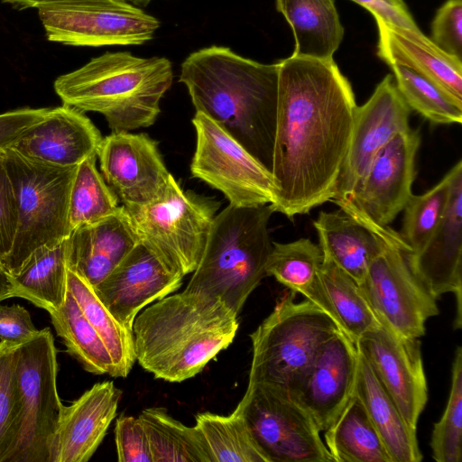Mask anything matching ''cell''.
<instances>
[{"instance_id": "6da1fadb", "label": "cell", "mask_w": 462, "mask_h": 462, "mask_svg": "<svg viewBox=\"0 0 462 462\" xmlns=\"http://www.w3.org/2000/svg\"><path fill=\"white\" fill-rule=\"evenodd\" d=\"M277 63L271 206L292 218L335 197L358 106L333 58L291 55Z\"/></svg>"}, {"instance_id": "7a4b0ae2", "label": "cell", "mask_w": 462, "mask_h": 462, "mask_svg": "<svg viewBox=\"0 0 462 462\" xmlns=\"http://www.w3.org/2000/svg\"><path fill=\"white\" fill-rule=\"evenodd\" d=\"M278 77V63H260L230 48L210 46L185 59L179 81L196 113L213 120L272 172Z\"/></svg>"}, {"instance_id": "3957f363", "label": "cell", "mask_w": 462, "mask_h": 462, "mask_svg": "<svg viewBox=\"0 0 462 462\" xmlns=\"http://www.w3.org/2000/svg\"><path fill=\"white\" fill-rule=\"evenodd\" d=\"M237 314L217 298L184 290L151 303L134 319L135 360L155 378L194 377L233 342Z\"/></svg>"}, {"instance_id": "277c9868", "label": "cell", "mask_w": 462, "mask_h": 462, "mask_svg": "<svg viewBox=\"0 0 462 462\" xmlns=\"http://www.w3.org/2000/svg\"><path fill=\"white\" fill-rule=\"evenodd\" d=\"M173 79L164 57L106 52L58 77L54 90L63 105L104 116L113 133L152 125Z\"/></svg>"}, {"instance_id": "5b68a950", "label": "cell", "mask_w": 462, "mask_h": 462, "mask_svg": "<svg viewBox=\"0 0 462 462\" xmlns=\"http://www.w3.org/2000/svg\"><path fill=\"white\" fill-rule=\"evenodd\" d=\"M271 204L228 205L213 219L201 258L186 290L222 300L237 315L265 275L273 247Z\"/></svg>"}, {"instance_id": "8992f818", "label": "cell", "mask_w": 462, "mask_h": 462, "mask_svg": "<svg viewBox=\"0 0 462 462\" xmlns=\"http://www.w3.org/2000/svg\"><path fill=\"white\" fill-rule=\"evenodd\" d=\"M289 291L250 335L253 356L248 384L263 382L296 396L323 344L339 328L308 300Z\"/></svg>"}, {"instance_id": "52a82bcc", "label": "cell", "mask_w": 462, "mask_h": 462, "mask_svg": "<svg viewBox=\"0 0 462 462\" xmlns=\"http://www.w3.org/2000/svg\"><path fill=\"white\" fill-rule=\"evenodd\" d=\"M4 157L16 196L18 222L3 264L14 274L36 249L56 245L69 236V193L77 166L46 164L13 148L4 150Z\"/></svg>"}, {"instance_id": "ba28073f", "label": "cell", "mask_w": 462, "mask_h": 462, "mask_svg": "<svg viewBox=\"0 0 462 462\" xmlns=\"http://www.w3.org/2000/svg\"><path fill=\"white\" fill-rule=\"evenodd\" d=\"M219 205L215 199L184 191L171 175L152 201L125 208L140 242L170 270L185 276L193 273L201 258Z\"/></svg>"}, {"instance_id": "9c48e42d", "label": "cell", "mask_w": 462, "mask_h": 462, "mask_svg": "<svg viewBox=\"0 0 462 462\" xmlns=\"http://www.w3.org/2000/svg\"><path fill=\"white\" fill-rule=\"evenodd\" d=\"M17 439L6 462H51L63 407L57 389V351L49 328L19 345Z\"/></svg>"}, {"instance_id": "30bf717a", "label": "cell", "mask_w": 462, "mask_h": 462, "mask_svg": "<svg viewBox=\"0 0 462 462\" xmlns=\"http://www.w3.org/2000/svg\"><path fill=\"white\" fill-rule=\"evenodd\" d=\"M236 409L269 462L333 461L313 417L287 389L250 383Z\"/></svg>"}, {"instance_id": "8fae6325", "label": "cell", "mask_w": 462, "mask_h": 462, "mask_svg": "<svg viewBox=\"0 0 462 462\" xmlns=\"http://www.w3.org/2000/svg\"><path fill=\"white\" fill-rule=\"evenodd\" d=\"M37 9L47 39L65 45H140L160 27L157 18L124 0H58Z\"/></svg>"}, {"instance_id": "7c38bea8", "label": "cell", "mask_w": 462, "mask_h": 462, "mask_svg": "<svg viewBox=\"0 0 462 462\" xmlns=\"http://www.w3.org/2000/svg\"><path fill=\"white\" fill-rule=\"evenodd\" d=\"M192 124L196 131L190 164L193 177L221 191L233 207L274 202L276 189L269 170L208 116L196 113Z\"/></svg>"}, {"instance_id": "4fadbf2b", "label": "cell", "mask_w": 462, "mask_h": 462, "mask_svg": "<svg viewBox=\"0 0 462 462\" xmlns=\"http://www.w3.org/2000/svg\"><path fill=\"white\" fill-rule=\"evenodd\" d=\"M420 144L418 130L397 134L377 154L356 189L348 214L383 240L409 250L388 226L403 210L412 195L415 158Z\"/></svg>"}, {"instance_id": "5bb4252c", "label": "cell", "mask_w": 462, "mask_h": 462, "mask_svg": "<svg viewBox=\"0 0 462 462\" xmlns=\"http://www.w3.org/2000/svg\"><path fill=\"white\" fill-rule=\"evenodd\" d=\"M359 287L378 321L404 337L420 338L426 321L439 313L437 300L413 274L402 248L388 240Z\"/></svg>"}, {"instance_id": "9a60e30c", "label": "cell", "mask_w": 462, "mask_h": 462, "mask_svg": "<svg viewBox=\"0 0 462 462\" xmlns=\"http://www.w3.org/2000/svg\"><path fill=\"white\" fill-rule=\"evenodd\" d=\"M411 109L393 75H386L370 98L357 106L350 143L331 201L349 214L355 192L382 149L411 127Z\"/></svg>"}, {"instance_id": "2e32d148", "label": "cell", "mask_w": 462, "mask_h": 462, "mask_svg": "<svg viewBox=\"0 0 462 462\" xmlns=\"http://www.w3.org/2000/svg\"><path fill=\"white\" fill-rule=\"evenodd\" d=\"M356 346L405 421L416 430L428 401L420 338L399 336L380 324Z\"/></svg>"}, {"instance_id": "e0dca14e", "label": "cell", "mask_w": 462, "mask_h": 462, "mask_svg": "<svg viewBox=\"0 0 462 462\" xmlns=\"http://www.w3.org/2000/svg\"><path fill=\"white\" fill-rule=\"evenodd\" d=\"M97 157L104 180L125 207L152 201L171 175L156 141L145 134L112 132L102 139Z\"/></svg>"}, {"instance_id": "ac0fdd59", "label": "cell", "mask_w": 462, "mask_h": 462, "mask_svg": "<svg viewBox=\"0 0 462 462\" xmlns=\"http://www.w3.org/2000/svg\"><path fill=\"white\" fill-rule=\"evenodd\" d=\"M450 195L445 213L424 246L405 254L407 263L436 299L451 292L457 300L454 328L461 327L462 302V162L452 167Z\"/></svg>"}, {"instance_id": "d6986e66", "label": "cell", "mask_w": 462, "mask_h": 462, "mask_svg": "<svg viewBox=\"0 0 462 462\" xmlns=\"http://www.w3.org/2000/svg\"><path fill=\"white\" fill-rule=\"evenodd\" d=\"M182 278L139 242L93 289L112 316L132 330L144 307L179 290Z\"/></svg>"}, {"instance_id": "ffe728a7", "label": "cell", "mask_w": 462, "mask_h": 462, "mask_svg": "<svg viewBox=\"0 0 462 462\" xmlns=\"http://www.w3.org/2000/svg\"><path fill=\"white\" fill-rule=\"evenodd\" d=\"M359 352L340 330L316 356L296 397L309 411L320 431L327 430L355 389Z\"/></svg>"}, {"instance_id": "44dd1931", "label": "cell", "mask_w": 462, "mask_h": 462, "mask_svg": "<svg viewBox=\"0 0 462 462\" xmlns=\"http://www.w3.org/2000/svg\"><path fill=\"white\" fill-rule=\"evenodd\" d=\"M102 139L82 111L63 105L49 108L11 148L46 164L74 167L89 156L97 155Z\"/></svg>"}, {"instance_id": "7402d4cb", "label": "cell", "mask_w": 462, "mask_h": 462, "mask_svg": "<svg viewBox=\"0 0 462 462\" xmlns=\"http://www.w3.org/2000/svg\"><path fill=\"white\" fill-rule=\"evenodd\" d=\"M121 396L112 381H104L64 406L51 462L88 461L115 419Z\"/></svg>"}, {"instance_id": "603a6c76", "label": "cell", "mask_w": 462, "mask_h": 462, "mask_svg": "<svg viewBox=\"0 0 462 462\" xmlns=\"http://www.w3.org/2000/svg\"><path fill=\"white\" fill-rule=\"evenodd\" d=\"M140 242L125 208L74 229L67 237V265L93 288Z\"/></svg>"}, {"instance_id": "cb8c5ba5", "label": "cell", "mask_w": 462, "mask_h": 462, "mask_svg": "<svg viewBox=\"0 0 462 462\" xmlns=\"http://www.w3.org/2000/svg\"><path fill=\"white\" fill-rule=\"evenodd\" d=\"M377 55L386 63L398 61L417 69L462 102V60L439 48L420 30L413 31L375 20Z\"/></svg>"}, {"instance_id": "d4e9b609", "label": "cell", "mask_w": 462, "mask_h": 462, "mask_svg": "<svg viewBox=\"0 0 462 462\" xmlns=\"http://www.w3.org/2000/svg\"><path fill=\"white\" fill-rule=\"evenodd\" d=\"M300 294L328 314L356 345L366 332L381 324L359 284L327 257L323 256L316 278Z\"/></svg>"}, {"instance_id": "484cf974", "label": "cell", "mask_w": 462, "mask_h": 462, "mask_svg": "<svg viewBox=\"0 0 462 462\" xmlns=\"http://www.w3.org/2000/svg\"><path fill=\"white\" fill-rule=\"evenodd\" d=\"M313 226L319 235L323 256L358 284L386 241L342 210L320 211Z\"/></svg>"}, {"instance_id": "4316f807", "label": "cell", "mask_w": 462, "mask_h": 462, "mask_svg": "<svg viewBox=\"0 0 462 462\" xmlns=\"http://www.w3.org/2000/svg\"><path fill=\"white\" fill-rule=\"evenodd\" d=\"M354 392L365 406L392 462H420L422 454L416 430L405 421L360 353Z\"/></svg>"}, {"instance_id": "83f0119b", "label": "cell", "mask_w": 462, "mask_h": 462, "mask_svg": "<svg viewBox=\"0 0 462 462\" xmlns=\"http://www.w3.org/2000/svg\"><path fill=\"white\" fill-rule=\"evenodd\" d=\"M291 25L295 48L292 55L331 59L344 36V27L333 0H275Z\"/></svg>"}, {"instance_id": "f1b7e54d", "label": "cell", "mask_w": 462, "mask_h": 462, "mask_svg": "<svg viewBox=\"0 0 462 462\" xmlns=\"http://www.w3.org/2000/svg\"><path fill=\"white\" fill-rule=\"evenodd\" d=\"M324 431L325 445L335 462H392L378 431L355 392Z\"/></svg>"}, {"instance_id": "f546056e", "label": "cell", "mask_w": 462, "mask_h": 462, "mask_svg": "<svg viewBox=\"0 0 462 462\" xmlns=\"http://www.w3.org/2000/svg\"><path fill=\"white\" fill-rule=\"evenodd\" d=\"M67 238L36 249L12 274L17 297L48 312L59 309L67 293Z\"/></svg>"}, {"instance_id": "4dcf8cb0", "label": "cell", "mask_w": 462, "mask_h": 462, "mask_svg": "<svg viewBox=\"0 0 462 462\" xmlns=\"http://www.w3.org/2000/svg\"><path fill=\"white\" fill-rule=\"evenodd\" d=\"M138 419L147 435L152 462H211L196 426L182 424L161 407L143 410Z\"/></svg>"}, {"instance_id": "1f68e13d", "label": "cell", "mask_w": 462, "mask_h": 462, "mask_svg": "<svg viewBox=\"0 0 462 462\" xmlns=\"http://www.w3.org/2000/svg\"><path fill=\"white\" fill-rule=\"evenodd\" d=\"M49 313L57 335L67 347V352L77 359L86 371L115 377L113 360L106 346L69 290L63 304Z\"/></svg>"}, {"instance_id": "d6a6232c", "label": "cell", "mask_w": 462, "mask_h": 462, "mask_svg": "<svg viewBox=\"0 0 462 462\" xmlns=\"http://www.w3.org/2000/svg\"><path fill=\"white\" fill-rule=\"evenodd\" d=\"M67 287L106 346L113 360L115 377H126L136 361L132 330L119 323L93 287L69 268L67 271Z\"/></svg>"}, {"instance_id": "836d02e7", "label": "cell", "mask_w": 462, "mask_h": 462, "mask_svg": "<svg viewBox=\"0 0 462 462\" xmlns=\"http://www.w3.org/2000/svg\"><path fill=\"white\" fill-rule=\"evenodd\" d=\"M208 447L211 462H269L238 409L227 416L211 412L196 415V424Z\"/></svg>"}, {"instance_id": "e575fe53", "label": "cell", "mask_w": 462, "mask_h": 462, "mask_svg": "<svg viewBox=\"0 0 462 462\" xmlns=\"http://www.w3.org/2000/svg\"><path fill=\"white\" fill-rule=\"evenodd\" d=\"M395 85L411 110L437 125L461 124L462 102L433 80L406 64L387 63Z\"/></svg>"}, {"instance_id": "d590c367", "label": "cell", "mask_w": 462, "mask_h": 462, "mask_svg": "<svg viewBox=\"0 0 462 462\" xmlns=\"http://www.w3.org/2000/svg\"><path fill=\"white\" fill-rule=\"evenodd\" d=\"M97 157L89 156L77 166L69 201V234L80 226L113 214L119 208L118 198L97 170Z\"/></svg>"}, {"instance_id": "8d00e7d4", "label": "cell", "mask_w": 462, "mask_h": 462, "mask_svg": "<svg viewBox=\"0 0 462 462\" xmlns=\"http://www.w3.org/2000/svg\"><path fill=\"white\" fill-rule=\"evenodd\" d=\"M323 260L319 245L308 238L273 243L265 275L273 276L291 291L300 293L314 281Z\"/></svg>"}, {"instance_id": "74e56055", "label": "cell", "mask_w": 462, "mask_h": 462, "mask_svg": "<svg viewBox=\"0 0 462 462\" xmlns=\"http://www.w3.org/2000/svg\"><path fill=\"white\" fill-rule=\"evenodd\" d=\"M452 168L433 188L421 195H411L403 210L399 236L409 253L420 251L439 224L450 195Z\"/></svg>"}, {"instance_id": "f35d334b", "label": "cell", "mask_w": 462, "mask_h": 462, "mask_svg": "<svg viewBox=\"0 0 462 462\" xmlns=\"http://www.w3.org/2000/svg\"><path fill=\"white\" fill-rule=\"evenodd\" d=\"M462 348L458 346L452 364L451 386L444 412L434 424L430 448L438 462H460L462 458Z\"/></svg>"}, {"instance_id": "ab89813d", "label": "cell", "mask_w": 462, "mask_h": 462, "mask_svg": "<svg viewBox=\"0 0 462 462\" xmlns=\"http://www.w3.org/2000/svg\"><path fill=\"white\" fill-rule=\"evenodd\" d=\"M19 345L0 341V462H6L15 444L20 420L16 381Z\"/></svg>"}, {"instance_id": "60d3db41", "label": "cell", "mask_w": 462, "mask_h": 462, "mask_svg": "<svg viewBox=\"0 0 462 462\" xmlns=\"http://www.w3.org/2000/svg\"><path fill=\"white\" fill-rule=\"evenodd\" d=\"M115 443L119 462H152L148 438L138 417L123 414L116 419Z\"/></svg>"}, {"instance_id": "b9f144b4", "label": "cell", "mask_w": 462, "mask_h": 462, "mask_svg": "<svg viewBox=\"0 0 462 462\" xmlns=\"http://www.w3.org/2000/svg\"><path fill=\"white\" fill-rule=\"evenodd\" d=\"M431 33L439 48L462 60V0H448L438 10Z\"/></svg>"}, {"instance_id": "7bdbcfd3", "label": "cell", "mask_w": 462, "mask_h": 462, "mask_svg": "<svg viewBox=\"0 0 462 462\" xmlns=\"http://www.w3.org/2000/svg\"><path fill=\"white\" fill-rule=\"evenodd\" d=\"M17 222L16 196L5 162L3 150L0 151V261L2 263L12 249Z\"/></svg>"}, {"instance_id": "ee69618b", "label": "cell", "mask_w": 462, "mask_h": 462, "mask_svg": "<svg viewBox=\"0 0 462 462\" xmlns=\"http://www.w3.org/2000/svg\"><path fill=\"white\" fill-rule=\"evenodd\" d=\"M38 331L25 308L0 304V341L21 345Z\"/></svg>"}, {"instance_id": "f6af8a7d", "label": "cell", "mask_w": 462, "mask_h": 462, "mask_svg": "<svg viewBox=\"0 0 462 462\" xmlns=\"http://www.w3.org/2000/svg\"><path fill=\"white\" fill-rule=\"evenodd\" d=\"M49 108H21L0 114V151L11 148Z\"/></svg>"}, {"instance_id": "bcb514c9", "label": "cell", "mask_w": 462, "mask_h": 462, "mask_svg": "<svg viewBox=\"0 0 462 462\" xmlns=\"http://www.w3.org/2000/svg\"><path fill=\"white\" fill-rule=\"evenodd\" d=\"M369 11L374 20L394 26L418 31L412 15L403 0H351Z\"/></svg>"}, {"instance_id": "7dc6e473", "label": "cell", "mask_w": 462, "mask_h": 462, "mask_svg": "<svg viewBox=\"0 0 462 462\" xmlns=\"http://www.w3.org/2000/svg\"><path fill=\"white\" fill-rule=\"evenodd\" d=\"M12 297H17L13 276L0 261V301Z\"/></svg>"}, {"instance_id": "c3c4849f", "label": "cell", "mask_w": 462, "mask_h": 462, "mask_svg": "<svg viewBox=\"0 0 462 462\" xmlns=\"http://www.w3.org/2000/svg\"><path fill=\"white\" fill-rule=\"evenodd\" d=\"M5 3L10 4L13 6L20 9L24 8H38L43 5L52 3L58 0H2Z\"/></svg>"}, {"instance_id": "681fc988", "label": "cell", "mask_w": 462, "mask_h": 462, "mask_svg": "<svg viewBox=\"0 0 462 462\" xmlns=\"http://www.w3.org/2000/svg\"><path fill=\"white\" fill-rule=\"evenodd\" d=\"M135 6H146L152 0H124Z\"/></svg>"}]
</instances>
